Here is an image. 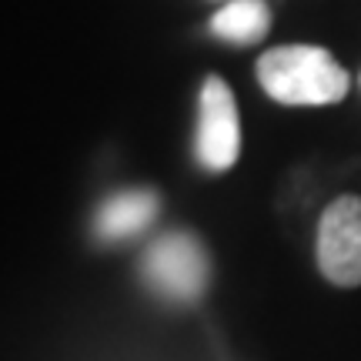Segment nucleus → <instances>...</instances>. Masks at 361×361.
<instances>
[{
	"instance_id": "2",
	"label": "nucleus",
	"mask_w": 361,
	"mask_h": 361,
	"mask_svg": "<svg viewBox=\"0 0 361 361\" xmlns=\"http://www.w3.org/2000/svg\"><path fill=\"white\" fill-rule=\"evenodd\" d=\"M144 281L161 298L191 305L207 291L211 264L204 245L191 231H168L147 245L141 258Z\"/></svg>"
},
{
	"instance_id": "1",
	"label": "nucleus",
	"mask_w": 361,
	"mask_h": 361,
	"mask_svg": "<svg viewBox=\"0 0 361 361\" xmlns=\"http://www.w3.org/2000/svg\"><path fill=\"white\" fill-rule=\"evenodd\" d=\"M258 80L264 94L288 107H322L338 104L351 87L348 71L324 47L291 44L258 57Z\"/></svg>"
},
{
	"instance_id": "4",
	"label": "nucleus",
	"mask_w": 361,
	"mask_h": 361,
	"mask_svg": "<svg viewBox=\"0 0 361 361\" xmlns=\"http://www.w3.org/2000/svg\"><path fill=\"white\" fill-rule=\"evenodd\" d=\"M194 154L204 171H231L241 154V117L234 104L231 87L211 74L201 84L197 97V137H194Z\"/></svg>"
},
{
	"instance_id": "5",
	"label": "nucleus",
	"mask_w": 361,
	"mask_h": 361,
	"mask_svg": "<svg viewBox=\"0 0 361 361\" xmlns=\"http://www.w3.org/2000/svg\"><path fill=\"white\" fill-rule=\"evenodd\" d=\"M157 207H161V201H157L154 191H144V188L121 191L97 207V214H94V234L101 241L134 238V234H141L157 218Z\"/></svg>"
},
{
	"instance_id": "6",
	"label": "nucleus",
	"mask_w": 361,
	"mask_h": 361,
	"mask_svg": "<svg viewBox=\"0 0 361 361\" xmlns=\"http://www.w3.org/2000/svg\"><path fill=\"white\" fill-rule=\"evenodd\" d=\"M271 27V11L261 0H234L228 7H221L211 17V30L214 37L231 40V44H255L268 34Z\"/></svg>"
},
{
	"instance_id": "3",
	"label": "nucleus",
	"mask_w": 361,
	"mask_h": 361,
	"mask_svg": "<svg viewBox=\"0 0 361 361\" xmlns=\"http://www.w3.org/2000/svg\"><path fill=\"white\" fill-rule=\"evenodd\" d=\"M318 271L335 288H361V197L341 194L318 221Z\"/></svg>"
}]
</instances>
